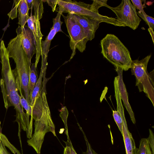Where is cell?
Here are the masks:
<instances>
[{"mask_svg":"<svg viewBox=\"0 0 154 154\" xmlns=\"http://www.w3.org/2000/svg\"><path fill=\"white\" fill-rule=\"evenodd\" d=\"M49 5L52 8V11L54 12L55 9L57 5V0H46Z\"/></svg>","mask_w":154,"mask_h":154,"instance_id":"obj_30","label":"cell"},{"mask_svg":"<svg viewBox=\"0 0 154 154\" xmlns=\"http://www.w3.org/2000/svg\"><path fill=\"white\" fill-rule=\"evenodd\" d=\"M21 88L19 90L20 93V103L23 108H24L26 110V114L32 116V109L31 107L30 104L23 97L22 92Z\"/></svg>","mask_w":154,"mask_h":154,"instance_id":"obj_19","label":"cell"},{"mask_svg":"<svg viewBox=\"0 0 154 154\" xmlns=\"http://www.w3.org/2000/svg\"><path fill=\"white\" fill-rule=\"evenodd\" d=\"M122 134L126 154H137V148L132 134L129 131L127 122H123Z\"/></svg>","mask_w":154,"mask_h":154,"instance_id":"obj_12","label":"cell"},{"mask_svg":"<svg viewBox=\"0 0 154 154\" xmlns=\"http://www.w3.org/2000/svg\"><path fill=\"white\" fill-rule=\"evenodd\" d=\"M148 31L149 32L151 37L153 43H154V34L153 32V29L151 28H149L148 29Z\"/></svg>","mask_w":154,"mask_h":154,"instance_id":"obj_32","label":"cell"},{"mask_svg":"<svg viewBox=\"0 0 154 154\" xmlns=\"http://www.w3.org/2000/svg\"><path fill=\"white\" fill-rule=\"evenodd\" d=\"M63 13V11L59 8V11L56 17L53 19V24L52 27L55 30L57 33L58 32H63L61 29V26L63 22L60 20L61 16Z\"/></svg>","mask_w":154,"mask_h":154,"instance_id":"obj_18","label":"cell"},{"mask_svg":"<svg viewBox=\"0 0 154 154\" xmlns=\"http://www.w3.org/2000/svg\"><path fill=\"white\" fill-rule=\"evenodd\" d=\"M146 154H152L148 142L147 143L146 147Z\"/></svg>","mask_w":154,"mask_h":154,"instance_id":"obj_33","label":"cell"},{"mask_svg":"<svg viewBox=\"0 0 154 154\" xmlns=\"http://www.w3.org/2000/svg\"><path fill=\"white\" fill-rule=\"evenodd\" d=\"M112 115L114 120L116 123L118 128L122 134V121L121 117L119 112L117 110H112Z\"/></svg>","mask_w":154,"mask_h":154,"instance_id":"obj_23","label":"cell"},{"mask_svg":"<svg viewBox=\"0 0 154 154\" xmlns=\"http://www.w3.org/2000/svg\"><path fill=\"white\" fill-rule=\"evenodd\" d=\"M105 7L110 9L116 14V20L126 26L134 30L138 28L141 19L130 0H122L119 5L115 7H111L107 4Z\"/></svg>","mask_w":154,"mask_h":154,"instance_id":"obj_7","label":"cell"},{"mask_svg":"<svg viewBox=\"0 0 154 154\" xmlns=\"http://www.w3.org/2000/svg\"><path fill=\"white\" fill-rule=\"evenodd\" d=\"M0 154H9L2 142L0 143Z\"/></svg>","mask_w":154,"mask_h":154,"instance_id":"obj_31","label":"cell"},{"mask_svg":"<svg viewBox=\"0 0 154 154\" xmlns=\"http://www.w3.org/2000/svg\"><path fill=\"white\" fill-rule=\"evenodd\" d=\"M57 5L63 13L74 14L97 20L116 26H123L124 25L116 18L100 14L91 11L90 5L81 2L71 0H57Z\"/></svg>","mask_w":154,"mask_h":154,"instance_id":"obj_5","label":"cell"},{"mask_svg":"<svg viewBox=\"0 0 154 154\" xmlns=\"http://www.w3.org/2000/svg\"><path fill=\"white\" fill-rule=\"evenodd\" d=\"M137 15L140 17L147 24L149 28L153 29L154 28V18L147 15L146 13L143 14L139 11L137 12Z\"/></svg>","mask_w":154,"mask_h":154,"instance_id":"obj_21","label":"cell"},{"mask_svg":"<svg viewBox=\"0 0 154 154\" xmlns=\"http://www.w3.org/2000/svg\"><path fill=\"white\" fill-rule=\"evenodd\" d=\"M149 135L147 138L152 154H154V135L152 130L149 129Z\"/></svg>","mask_w":154,"mask_h":154,"instance_id":"obj_27","label":"cell"},{"mask_svg":"<svg viewBox=\"0 0 154 154\" xmlns=\"http://www.w3.org/2000/svg\"><path fill=\"white\" fill-rule=\"evenodd\" d=\"M132 4L134 7L135 8L139 10V12L143 14H145L144 11L143 10V7L142 4V1L141 0H131V1Z\"/></svg>","mask_w":154,"mask_h":154,"instance_id":"obj_29","label":"cell"},{"mask_svg":"<svg viewBox=\"0 0 154 154\" xmlns=\"http://www.w3.org/2000/svg\"><path fill=\"white\" fill-rule=\"evenodd\" d=\"M149 55L140 60H132L130 69L132 75L136 79V86L140 92L143 91L154 106V70L149 73L147 70L148 63L151 57Z\"/></svg>","mask_w":154,"mask_h":154,"instance_id":"obj_4","label":"cell"},{"mask_svg":"<svg viewBox=\"0 0 154 154\" xmlns=\"http://www.w3.org/2000/svg\"><path fill=\"white\" fill-rule=\"evenodd\" d=\"M66 147L64 148L63 154H77L74 149L69 138L66 141H64Z\"/></svg>","mask_w":154,"mask_h":154,"instance_id":"obj_24","label":"cell"},{"mask_svg":"<svg viewBox=\"0 0 154 154\" xmlns=\"http://www.w3.org/2000/svg\"><path fill=\"white\" fill-rule=\"evenodd\" d=\"M16 31L21 34V44L27 55L29 62L31 65V60L36 52L33 33L26 26L23 27L19 26Z\"/></svg>","mask_w":154,"mask_h":154,"instance_id":"obj_8","label":"cell"},{"mask_svg":"<svg viewBox=\"0 0 154 154\" xmlns=\"http://www.w3.org/2000/svg\"><path fill=\"white\" fill-rule=\"evenodd\" d=\"M101 53L115 67L127 71L131 68L132 60L128 49L114 35L107 34L101 41Z\"/></svg>","mask_w":154,"mask_h":154,"instance_id":"obj_3","label":"cell"},{"mask_svg":"<svg viewBox=\"0 0 154 154\" xmlns=\"http://www.w3.org/2000/svg\"><path fill=\"white\" fill-rule=\"evenodd\" d=\"M73 14L83 27L88 40L91 41L94 38L95 32L101 22L94 19Z\"/></svg>","mask_w":154,"mask_h":154,"instance_id":"obj_10","label":"cell"},{"mask_svg":"<svg viewBox=\"0 0 154 154\" xmlns=\"http://www.w3.org/2000/svg\"><path fill=\"white\" fill-rule=\"evenodd\" d=\"M115 67L118 75L119 76V87L121 99L123 100L124 105L129 114L132 122L134 124H135L136 123V120L134 114L129 103L128 94L123 80L122 72L123 70L120 67Z\"/></svg>","mask_w":154,"mask_h":154,"instance_id":"obj_11","label":"cell"},{"mask_svg":"<svg viewBox=\"0 0 154 154\" xmlns=\"http://www.w3.org/2000/svg\"><path fill=\"white\" fill-rule=\"evenodd\" d=\"M43 1L41 0H32V5L34 9V15L36 20L39 21L42 17L44 13Z\"/></svg>","mask_w":154,"mask_h":154,"instance_id":"obj_17","label":"cell"},{"mask_svg":"<svg viewBox=\"0 0 154 154\" xmlns=\"http://www.w3.org/2000/svg\"><path fill=\"white\" fill-rule=\"evenodd\" d=\"M46 69L41 67L40 75L33 90L30 101V106L32 109L37 99L42 93L44 85H42V78L45 74Z\"/></svg>","mask_w":154,"mask_h":154,"instance_id":"obj_14","label":"cell"},{"mask_svg":"<svg viewBox=\"0 0 154 154\" xmlns=\"http://www.w3.org/2000/svg\"><path fill=\"white\" fill-rule=\"evenodd\" d=\"M27 23L28 26L32 31L34 35L36 50L35 63V66L37 67L41 56V44L43 35L41 32L40 21L36 20L34 15H32V12L30 16L28 19Z\"/></svg>","mask_w":154,"mask_h":154,"instance_id":"obj_9","label":"cell"},{"mask_svg":"<svg viewBox=\"0 0 154 154\" xmlns=\"http://www.w3.org/2000/svg\"><path fill=\"white\" fill-rule=\"evenodd\" d=\"M17 35L11 39L6 48L9 58H12L16 64V70L25 98L30 104L29 97V77L31 65L21 44V35L16 31Z\"/></svg>","mask_w":154,"mask_h":154,"instance_id":"obj_2","label":"cell"},{"mask_svg":"<svg viewBox=\"0 0 154 154\" xmlns=\"http://www.w3.org/2000/svg\"><path fill=\"white\" fill-rule=\"evenodd\" d=\"M35 63L32 64L30 68L29 77V97L30 103L31 95L38 79V75Z\"/></svg>","mask_w":154,"mask_h":154,"instance_id":"obj_16","label":"cell"},{"mask_svg":"<svg viewBox=\"0 0 154 154\" xmlns=\"http://www.w3.org/2000/svg\"><path fill=\"white\" fill-rule=\"evenodd\" d=\"M26 1L29 8V10L32 7V0H26Z\"/></svg>","mask_w":154,"mask_h":154,"instance_id":"obj_34","label":"cell"},{"mask_svg":"<svg viewBox=\"0 0 154 154\" xmlns=\"http://www.w3.org/2000/svg\"><path fill=\"white\" fill-rule=\"evenodd\" d=\"M62 15L70 37L69 45L72 53L70 60L75 54L76 49L81 53L84 52L89 40L83 27L73 14H68L66 16Z\"/></svg>","mask_w":154,"mask_h":154,"instance_id":"obj_6","label":"cell"},{"mask_svg":"<svg viewBox=\"0 0 154 154\" xmlns=\"http://www.w3.org/2000/svg\"><path fill=\"white\" fill-rule=\"evenodd\" d=\"M148 142L147 138H142L140 141L137 154H146V147Z\"/></svg>","mask_w":154,"mask_h":154,"instance_id":"obj_25","label":"cell"},{"mask_svg":"<svg viewBox=\"0 0 154 154\" xmlns=\"http://www.w3.org/2000/svg\"><path fill=\"white\" fill-rule=\"evenodd\" d=\"M18 9V23L21 27L25 26L27 23L29 15V8L26 0H19Z\"/></svg>","mask_w":154,"mask_h":154,"instance_id":"obj_15","label":"cell"},{"mask_svg":"<svg viewBox=\"0 0 154 154\" xmlns=\"http://www.w3.org/2000/svg\"><path fill=\"white\" fill-rule=\"evenodd\" d=\"M80 129L82 131L83 134L84 135V137L86 142L87 146V150L86 152H83L82 154H98L95 151L92 149L91 145L90 143H89L88 140L86 137L85 134L84 132L82 130V128L80 127Z\"/></svg>","mask_w":154,"mask_h":154,"instance_id":"obj_26","label":"cell"},{"mask_svg":"<svg viewBox=\"0 0 154 154\" xmlns=\"http://www.w3.org/2000/svg\"><path fill=\"white\" fill-rule=\"evenodd\" d=\"M57 33L56 31L52 27L45 40H42L41 44V52L42 56V63H47L48 54L51 41Z\"/></svg>","mask_w":154,"mask_h":154,"instance_id":"obj_13","label":"cell"},{"mask_svg":"<svg viewBox=\"0 0 154 154\" xmlns=\"http://www.w3.org/2000/svg\"><path fill=\"white\" fill-rule=\"evenodd\" d=\"M19 0L14 1V6L11 11L8 14V15L9 18L13 20L17 17V8H18V4Z\"/></svg>","mask_w":154,"mask_h":154,"instance_id":"obj_28","label":"cell"},{"mask_svg":"<svg viewBox=\"0 0 154 154\" xmlns=\"http://www.w3.org/2000/svg\"><path fill=\"white\" fill-rule=\"evenodd\" d=\"M1 142L5 146H7L14 154H20L19 151L11 145L6 136L2 133L1 135Z\"/></svg>","mask_w":154,"mask_h":154,"instance_id":"obj_22","label":"cell"},{"mask_svg":"<svg viewBox=\"0 0 154 154\" xmlns=\"http://www.w3.org/2000/svg\"><path fill=\"white\" fill-rule=\"evenodd\" d=\"M2 79L0 84L5 106L7 109L13 106L16 111V121L19 125V133L21 129L26 132L27 137H32V124L29 120V116L25 113L20 101L18 91L21 88L15 69H12L10 64L8 53L3 40L0 44Z\"/></svg>","mask_w":154,"mask_h":154,"instance_id":"obj_1","label":"cell"},{"mask_svg":"<svg viewBox=\"0 0 154 154\" xmlns=\"http://www.w3.org/2000/svg\"><path fill=\"white\" fill-rule=\"evenodd\" d=\"M0 123H0V143L1 142V134L2 133H1V126H0Z\"/></svg>","mask_w":154,"mask_h":154,"instance_id":"obj_35","label":"cell"},{"mask_svg":"<svg viewBox=\"0 0 154 154\" xmlns=\"http://www.w3.org/2000/svg\"><path fill=\"white\" fill-rule=\"evenodd\" d=\"M107 0H93V2L90 5V9L92 11L98 13L99 8L102 6H105L107 4Z\"/></svg>","mask_w":154,"mask_h":154,"instance_id":"obj_20","label":"cell"}]
</instances>
